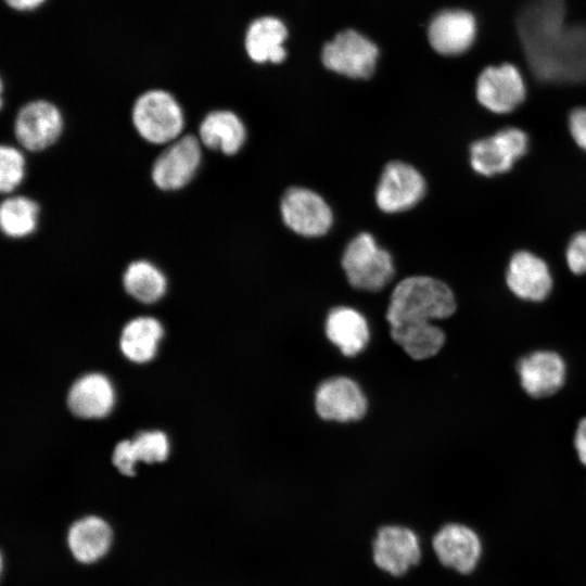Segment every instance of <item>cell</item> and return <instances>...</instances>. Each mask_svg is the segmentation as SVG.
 Segmentation results:
<instances>
[{"label":"cell","mask_w":586,"mask_h":586,"mask_svg":"<svg viewBox=\"0 0 586 586\" xmlns=\"http://www.w3.org/2000/svg\"><path fill=\"white\" fill-rule=\"evenodd\" d=\"M515 27L528 67L538 80H586V24L566 22L565 0H527Z\"/></svg>","instance_id":"1"},{"label":"cell","mask_w":586,"mask_h":586,"mask_svg":"<svg viewBox=\"0 0 586 586\" xmlns=\"http://www.w3.org/2000/svg\"><path fill=\"white\" fill-rule=\"evenodd\" d=\"M455 295L443 281L429 276L405 278L394 288L385 318L390 324L434 321L451 317Z\"/></svg>","instance_id":"2"},{"label":"cell","mask_w":586,"mask_h":586,"mask_svg":"<svg viewBox=\"0 0 586 586\" xmlns=\"http://www.w3.org/2000/svg\"><path fill=\"white\" fill-rule=\"evenodd\" d=\"M131 119L137 132L153 144L171 143L180 137L184 126L181 106L162 89L140 94L133 103Z\"/></svg>","instance_id":"3"},{"label":"cell","mask_w":586,"mask_h":586,"mask_svg":"<svg viewBox=\"0 0 586 586\" xmlns=\"http://www.w3.org/2000/svg\"><path fill=\"white\" fill-rule=\"evenodd\" d=\"M342 267L349 284L364 291H380L394 276L391 254L366 232L348 243L343 253Z\"/></svg>","instance_id":"4"},{"label":"cell","mask_w":586,"mask_h":586,"mask_svg":"<svg viewBox=\"0 0 586 586\" xmlns=\"http://www.w3.org/2000/svg\"><path fill=\"white\" fill-rule=\"evenodd\" d=\"M528 150L527 135L517 127H507L474 141L470 146V164L482 176L504 174Z\"/></svg>","instance_id":"5"},{"label":"cell","mask_w":586,"mask_h":586,"mask_svg":"<svg viewBox=\"0 0 586 586\" xmlns=\"http://www.w3.org/2000/svg\"><path fill=\"white\" fill-rule=\"evenodd\" d=\"M202 160L201 141L195 136L179 137L154 161L151 178L163 191H176L194 177Z\"/></svg>","instance_id":"6"},{"label":"cell","mask_w":586,"mask_h":586,"mask_svg":"<svg viewBox=\"0 0 586 586\" xmlns=\"http://www.w3.org/2000/svg\"><path fill=\"white\" fill-rule=\"evenodd\" d=\"M378 48L355 30L337 34L322 50L324 66L352 78L372 75L378 59Z\"/></svg>","instance_id":"7"},{"label":"cell","mask_w":586,"mask_h":586,"mask_svg":"<svg viewBox=\"0 0 586 586\" xmlns=\"http://www.w3.org/2000/svg\"><path fill=\"white\" fill-rule=\"evenodd\" d=\"M374 564L394 577L404 576L421 560L417 534L406 526L383 525L378 528L372 543Z\"/></svg>","instance_id":"8"},{"label":"cell","mask_w":586,"mask_h":586,"mask_svg":"<svg viewBox=\"0 0 586 586\" xmlns=\"http://www.w3.org/2000/svg\"><path fill=\"white\" fill-rule=\"evenodd\" d=\"M476 99L496 114L514 111L525 99L526 87L520 71L509 63L487 66L476 80Z\"/></svg>","instance_id":"9"},{"label":"cell","mask_w":586,"mask_h":586,"mask_svg":"<svg viewBox=\"0 0 586 586\" xmlns=\"http://www.w3.org/2000/svg\"><path fill=\"white\" fill-rule=\"evenodd\" d=\"M63 117L59 109L46 100L23 105L14 120V135L26 150L38 152L52 145L61 136Z\"/></svg>","instance_id":"10"},{"label":"cell","mask_w":586,"mask_h":586,"mask_svg":"<svg viewBox=\"0 0 586 586\" xmlns=\"http://www.w3.org/2000/svg\"><path fill=\"white\" fill-rule=\"evenodd\" d=\"M368 402L359 384L347 377L323 381L315 393L317 415L327 421L349 422L364 418Z\"/></svg>","instance_id":"11"},{"label":"cell","mask_w":586,"mask_h":586,"mask_svg":"<svg viewBox=\"0 0 586 586\" xmlns=\"http://www.w3.org/2000/svg\"><path fill=\"white\" fill-rule=\"evenodd\" d=\"M425 193L422 175L400 161L390 162L381 175L375 202L386 213H397L415 206Z\"/></svg>","instance_id":"12"},{"label":"cell","mask_w":586,"mask_h":586,"mask_svg":"<svg viewBox=\"0 0 586 586\" xmlns=\"http://www.w3.org/2000/svg\"><path fill=\"white\" fill-rule=\"evenodd\" d=\"M280 208L284 224L301 235H322L332 224V212L326 201L306 188L289 189Z\"/></svg>","instance_id":"13"},{"label":"cell","mask_w":586,"mask_h":586,"mask_svg":"<svg viewBox=\"0 0 586 586\" xmlns=\"http://www.w3.org/2000/svg\"><path fill=\"white\" fill-rule=\"evenodd\" d=\"M432 547L441 564L461 574L471 573L482 553L477 534L459 523L443 525L433 536Z\"/></svg>","instance_id":"14"},{"label":"cell","mask_w":586,"mask_h":586,"mask_svg":"<svg viewBox=\"0 0 586 586\" xmlns=\"http://www.w3.org/2000/svg\"><path fill=\"white\" fill-rule=\"evenodd\" d=\"M517 372L527 395L544 398L556 394L563 386L566 368L558 353L535 351L518 361Z\"/></svg>","instance_id":"15"},{"label":"cell","mask_w":586,"mask_h":586,"mask_svg":"<svg viewBox=\"0 0 586 586\" xmlns=\"http://www.w3.org/2000/svg\"><path fill=\"white\" fill-rule=\"evenodd\" d=\"M506 283L517 297L528 302H542L552 290L548 265L528 251H519L511 256Z\"/></svg>","instance_id":"16"},{"label":"cell","mask_w":586,"mask_h":586,"mask_svg":"<svg viewBox=\"0 0 586 586\" xmlns=\"http://www.w3.org/2000/svg\"><path fill=\"white\" fill-rule=\"evenodd\" d=\"M476 21L464 10L450 9L436 14L428 36L432 48L444 55H457L467 51L476 37Z\"/></svg>","instance_id":"17"},{"label":"cell","mask_w":586,"mask_h":586,"mask_svg":"<svg viewBox=\"0 0 586 586\" xmlns=\"http://www.w3.org/2000/svg\"><path fill=\"white\" fill-rule=\"evenodd\" d=\"M113 537V528L106 520L86 515L69 525L66 542L77 562L92 564L110 551Z\"/></svg>","instance_id":"18"},{"label":"cell","mask_w":586,"mask_h":586,"mask_svg":"<svg viewBox=\"0 0 586 586\" xmlns=\"http://www.w3.org/2000/svg\"><path fill=\"white\" fill-rule=\"evenodd\" d=\"M328 340L346 357L361 353L370 340L367 319L358 310L339 306L330 310L324 323Z\"/></svg>","instance_id":"19"},{"label":"cell","mask_w":586,"mask_h":586,"mask_svg":"<svg viewBox=\"0 0 586 586\" xmlns=\"http://www.w3.org/2000/svg\"><path fill=\"white\" fill-rule=\"evenodd\" d=\"M113 402L112 385L99 373H90L78 379L67 396L69 410L79 418L104 417L111 411Z\"/></svg>","instance_id":"20"},{"label":"cell","mask_w":586,"mask_h":586,"mask_svg":"<svg viewBox=\"0 0 586 586\" xmlns=\"http://www.w3.org/2000/svg\"><path fill=\"white\" fill-rule=\"evenodd\" d=\"M200 141L211 150L235 154L246 137L242 120L231 111H213L200 124Z\"/></svg>","instance_id":"21"},{"label":"cell","mask_w":586,"mask_h":586,"mask_svg":"<svg viewBox=\"0 0 586 586\" xmlns=\"http://www.w3.org/2000/svg\"><path fill=\"white\" fill-rule=\"evenodd\" d=\"M168 455V442L163 432H141L133 441L119 442L113 453V464L126 476L135 475L137 461L162 462Z\"/></svg>","instance_id":"22"},{"label":"cell","mask_w":586,"mask_h":586,"mask_svg":"<svg viewBox=\"0 0 586 586\" xmlns=\"http://www.w3.org/2000/svg\"><path fill=\"white\" fill-rule=\"evenodd\" d=\"M288 31L284 24L271 16L254 21L245 36V49L256 63H280L285 59L283 42Z\"/></svg>","instance_id":"23"},{"label":"cell","mask_w":586,"mask_h":586,"mask_svg":"<svg viewBox=\"0 0 586 586\" xmlns=\"http://www.w3.org/2000/svg\"><path fill=\"white\" fill-rule=\"evenodd\" d=\"M391 336L415 360H425L434 357L445 343V333L432 321L392 326Z\"/></svg>","instance_id":"24"},{"label":"cell","mask_w":586,"mask_h":586,"mask_svg":"<svg viewBox=\"0 0 586 586\" xmlns=\"http://www.w3.org/2000/svg\"><path fill=\"white\" fill-rule=\"evenodd\" d=\"M163 335L160 322L151 317H139L128 322L120 336L123 354L135 362H145L155 355Z\"/></svg>","instance_id":"25"},{"label":"cell","mask_w":586,"mask_h":586,"mask_svg":"<svg viewBox=\"0 0 586 586\" xmlns=\"http://www.w3.org/2000/svg\"><path fill=\"white\" fill-rule=\"evenodd\" d=\"M39 206L26 196H10L0 206V227L9 238H25L31 234L38 224Z\"/></svg>","instance_id":"26"},{"label":"cell","mask_w":586,"mask_h":586,"mask_svg":"<svg viewBox=\"0 0 586 586\" xmlns=\"http://www.w3.org/2000/svg\"><path fill=\"white\" fill-rule=\"evenodd\" d=\"M123 282L127 293L142 303L157 301L166 289L164 275L146 260H137L128 265Z\"/></svg>","instance_id":"27"},{"label":"cell","mask_w":586,"mask_h":586,"mask_svg":"<svg viewBox=\"0 0 586 586\" xmlns=\"http://www.w3.org/2000/svg\"><path fill=\"white\" fill-rule=\"evenodd\" d=\"M25 176V157L12 146L3 144L0 149V190L2 193L14 191Z\"/></svg>","instance_id":"28"},{"label":"cell","mask_w":586,"mask_h":586,"mask_svg":"<svg viewBox=\"0 0 586 586\" xmlns=\"http://www.w3.org/2000/svg\"><path fill=\"white\" fill-rule=\"evenodd\" d=\"M565 260L573 273H586V231H581L571 239L565 251Z\"/></svg>","instance_id":"29"},{"label":"cell","mask_w":586,"mask_h":586,"mask_svg":"<svg viewBox=\"0 0 586 586\" xmlns=\"http://www.w3.org/2000/svg\"><path fill=\"white\" fill-rule=\"evenodd\" d=\"M569 130L575 143L586 151V107H577L571 112Z\"/></svg>","instance_id":"30"},{"label":"cell","mask_w":586,"mask_h":586,"mask_svg":"<svg viewBox=\"0 0 586 586\" xmlns=\"http://www.w3.org/2000/svg\"><path fill=\"white\" fill-rule=\"evenodd\" d=\"M574 447L579 461L586 466V418H583L576 428Z\"/></svg>","instance_id":"31"},{"label":"cell","mask_w":586,"mask_h":586,"mask_svg":"<svg viewBox=\"0 0 586 586\" xmlns=\"http://www.w3.org/2000/svg\"><path fill=\"white\" fill-rule=\"evenodd\" d=\"M5 3L18 11L34 10L43 3L44 0H4Z\"/></svg>","instance_id":"32"}]
</instances>
